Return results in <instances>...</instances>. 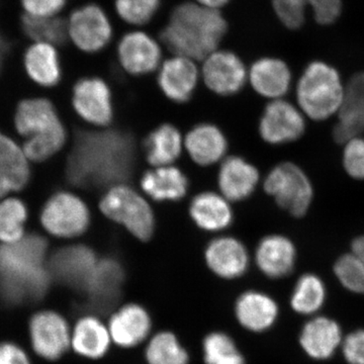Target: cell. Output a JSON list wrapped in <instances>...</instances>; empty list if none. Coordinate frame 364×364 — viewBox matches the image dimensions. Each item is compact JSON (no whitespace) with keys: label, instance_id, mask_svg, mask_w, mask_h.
Masks as SVG:
<instances>
[{"label":"cell","instance_id":"6da1fadb","mask_svg":"<svg viewBox=\"0 0 364 364\" xmlns=\"http://www.w3.org/2000/svg\"><path fill=\"white\" fill-rule=\"evenodd\" d=\"M135 143L121 131H78L66 165V176L82 188L114 186L130 178Z\"/></svg>","mask_w":364,"mask_h":364},{"label":"cell","instance_id":"7a4b0ae2","mask_svg":"<svg viewBox=\"0 0 364 364\" xmlns=\"http://www.w3.org/2000/svg\"><path fill=\"white\" fill-rule=\"evenodd\" d=\"M48 244L37 234L20 241L0 243V294L9 303L38 301L52 282L48 268Z\"/></svg>","mask_w":364,"mask_h":364},{"label":"cell","instance_id":"3957f363","mask_svg":"<svg viewBox=\"0 0 364 364\" xmlns=\"http://www.w3.org/2000/svg\"><path fill=\"white\" fill-rule=\"evenodd\" d=\"M228 30L229 25L222 11L205 9L188 0L172 9L159 40L171 55L203 61L221 48Z\"/></svg>","mask_w":364,"mask_h":364},{"label":"cell","instance_id":"277c9868","mask_svg":"<svg viewBox=\"0 0 364 364\" xmlns=\"http://www.w3.org/2000/svg\"><path fill=\"white\" fill-rule=\"evenodd\" d=\"M14 123L18 133L26 139L23 150L28 161H45L65 144V128L54 105L46 98L20 102Z\"/></svg>","mask_w":364,"mask_h":364},{"label":"cell","instance_id":"5b68a950","mask_svg":"<svg viewBox=\"0 0 364 364\" xmlns=\"http://www.w3.org/2000/svg\"><path fill=\"white\" fill-rule=\"evenodd\" d=\"M345 91L339 71L328 62L314 60L306 64L296 82V102L306 117L324 122L339 114Z\"/></svg>","mask_w":364,"mask_h":364},{"label":"cell","instance_id":"8992f818","mask_svg":"<svg viewBox=\"0 0 364 364\" xmlns=\"http://www.w3.org/2000/svg\"><path fill=\"white\" fill-rule=\"evenodd\" d=\"M263 188L282 210L298 219L308 214L314 202L312 181L305 170L294 162H282L273 167Z\"/></svg>","mask_w":364,"mask_h":364},{"label":"cell","instance_id":"52a82bcc","mask_svg":"<svg viewBox=\"0 0 364 364\" xmlns=\"http://www.w3.org/2000/svg\"><path fill=\"white\" fill-rule=\"evenodd\" d=\"M105 215L126 227L136 239L148 241L152 238L155 219L152 208L145 200L129 186H112L100 203Z\"/></svg>","mask_w":364,"mask_h":364},{"label":"cell","instance_id":"ba28073f","mask_svg":"<svg viewBox=\"0 0 364 364\" xmlns=\"http://www.w3.org/2000/svg\"><path fill=\"white\" fill-rule=\"evenodd\" d=\"M66 23L68 41L85 54L104 51L114 40L111 16L95 2L76 7L66 18Z\"/></svg>","mask_w":364,"mask_h":364},{"label":"cell","instance_id":"9c48e42d","mask_svg":"<svg viewBox=\"0 0 364 364\" xmlns=\"http://www.w3.org/2000/svg\"><path fill=\"white\" fill-rule=\"evenodd\" d=\"M41 223L48 233L59 238H74L90 227L87 205L73 193L61 191L49 198L41 215Z\"/></svg>","mask_w":364,"mask_h":364},{"label":"cell","instance_id":"30bf717a","mask_svg":"<svg viewBox=\"0 0 364 364\" xmlns=\"http://www.w3.org/2000/svg\"><path fill=\"white\" fill-rule=\"evenodd\" d=\"M163 49L159 38L143 28H131L117 40V59L122 69L130 75H147L161 65Z\"/></svg>","mask_w":364,"mask_h":364},{"label":"cell","instance_id":"8fae6325","mask_svg":"<svg viewBox=\"0 0 364 364\" xmlns=\"http://www.w3.org/2000/svg\"><path fill=\"white\" fill-rule=\"evenodd\" d=\"M98 261L92 249L85 245H71L52 254L48 259V268L52 280L85 294Z\"/></svg>","mask_w":364,"mask_h":364},{"label":"cell","instance_id":"7c38bea8","mask_svg":"<svg viewBox=\"0 0 364 364\" xmlns=\"http://www.w3.org/2000/svg\"><path fill=\"white\" fill-rule=\"evenodd\" d=\"M202 63L203 82L208 90L222 97L236 95L247 82V67L231 50L219 48L208 55Z\"/></svg>","mask_w":364,"mask_h":364},{"label":"cell","instance_id":"4fadbf2b","mask_svg":"<svg viewBox=\"0 0 364 364\" xmlns=\"http://www.w3.org/2000/svg\"><path fill=\"white\" fill-rule=\"evenodd\" d=\"M306 130L305 114L299 107L282 98L272 100L260 117V136L270 145L296 142L304 136Z\"/></svg>","mask_w":364,"mask_h":364},{"label":"cell","instance_id":"5bb4252c","mask_svg":"<svg viewBox=\"0 0 364 364\" xmlns=\"http://www.w3.org/2000/svg\"><path fill=\"white\" fill-rule=\"evenodd\" d=\"M344 335L338 321L318 314L308 318L301 326L298 338L299 348L311 360L328 361L340 352Z\"/></svg>","mask_w":364,"mask_h":364},{"label":"cell","instance_id":"9a60e30c","mask_svg":"<svg viewBox=\"0 0 364 364\" xmlns=\"http://www.w3.org/2000/svg\"><path fill=\"white\" fill-rule=\"evenodd\" d=\"M112 344L132 349L146 343L152 335V317L145 306L127 303L114 308L107 322Z\"/></svg>","mask_w":364,"mask_h":364},{"label":"cell","instance_id":"2e32d148","mask_svg":"<svg viewBox=\"0 0 364 364\" xmlns=\"http://www.w3.org/2000/svg\"><path fill=\"white\" fill-rule=\"evenodd\" d=\"M71 330L63 316L52 311L36 314L30 323L35 351L48 360H56L71 347Z\"/></svg>","mask_w":364,"mask_h":364},{"label":"cell","instance_id":"e0dca14e","mask_svg":"<svg viewBox=\"0 0 364 364\" xmlns=\"http://www.w3.org/2000/svg\"><path fill=\"white\" fill-rule=\"evenodd\" d=\"M234 315L246 331L262 334L273 329L279 321L280 308L277 299L258 289H248L236 299Z\"/></svg>","mask_w":364,"mask_h":364},{"label":"cell","instance_id":"ac0fdd59","mask_svg":"<svg viewBox=\"0 0 364 364\" xmlns=\"http://www.w3.org/2000/svg\"><path fill=\"white\" fill-rule=\"evenodd\" d=\"M73 107L88 123L107 126L112 119V91L107 81L100 77L81 78L73 88Z\"/></svg>","mask_w":364,"mask_h":364},{"label":"cell","instance_id":"d6986e66","mask_svg":"<svg viewBox=\"0 0 364 364\" xmlns=\"http://www.w3.org/2000/svg\"><path fill=\"white\" fill-rule=\"evenodd\" d=\"M196 62L178 55L163 60L157 82L165 97L176 104H184L193 97L200 75Z\"/></svg>","mask_w":364,"mask_h":364},{"label":"cell","instance_id":"ffe728a7","mask_svg":"<svg viewBox=\"0 0 364 364\" xmlns=\"http://www.w3.org/2000/svg\"><path fill=\"white\" fill-rule=\"evenodd\" d=\"M298 250L289 237L272 234L261 239L255 250L256 267L270 279L289 277L296 268Z\"/></svg>","mask_w":364,"mask_h":364},{"label":"cell","instance_id":"44dd1931","mask_svg":"<svg viewBox=\"0 0 364 364\" xmlns=\"http://www.w3.org/2000/svg\"><path fill=\"white\" fill-rule=\"evenodd\" d=\"M124 282V267L114 258L98 261L85 294L95 311L114 310L122 296Z\"/></svg>","mask_w":364,"mask_h":364},{"label":"cell","instance_id":"7402d4cb","mask_svg":"<svg viewBox=\"0 0 364 364\" xmlns=\"http://www.w3.org/2000/svg\"><path fill=\"white\" fill-rule=\"evenodd\" d=\"M248 80L261 97L282 100L291 90L293 72L289 64L279 57H260L249 68Z\"/></svg>","mask_w":364,"mask_h":364},{"label":"cell","instance_id":"603a6c76","mask_svg":"<svg viewBox=\"0 0 364 364\" xmlns=\"http://www.w3.org/2000/svg\"><path fill=\"white\" fill-rule=\"evenodd\" d=\"M205 263L210 272L223 279H236L247 272L250 257L242 242L232 237H221L208 243Z\"/></svg>","mask_w":364,"mask_h":364},{"label":"cell","instance_id":"cb8c5ba5","mask_svg":"<svg viewBox=\"0 0 364 364\" xmlns=\"http://www.w3.org/2000/svg\"><path fill=\"white\" fill-rule=\"evenodd\" d=\"M364 132V71L352 76L346 85L338 123L333 129L335 142L344 145Z\"/></svg>","mask_w":364,"mask_h":364},{"label":"cell","instance_id":"d4e9b609","mask_svg":"<svg viewBox=\"0 0 364 364\" xmlns=\"http://www.w3.org/2000/svg\"><path fill=\"white\" fill-rule=\"evenodd\" d=\"M112 345L107 322L97 315L79 318L71 332V347L82 358L98 360L107 355Z\"/></svg>","mask_w":364,"mask_h":364},{"label":"cell","instance_id":"484cf974","mask_svg":"<svg viewBox=\"0 0 364 364\" xmlns=\"http://www.w3.org/2000/svg\"><path fill=\"white\" fill-rule=\"evenodd\" d=\"M258 181V170L241 157L228 158L220 169V188L225 198L233 202H240L252 195Z\"/></svg>","mask_w":364,"mask_h":364},{"label":"cell","instance_id":"4316f807","mask_svg":"<svg viewBox=\"0 0 364 364\" xmlns=\"http://www.w3.org/2000/svg\"><path fill=\"white\" fill-rule=\"evenodd\" d=\"M23 65L28 77L44 87H52L61 80L62 67L57 46L33 42L26 50Z\"/></svg>","mask_w":364,"mask_h":364},{"label":"cell","instance_id":"83f0119b","mask_svg":"<svg viewBox=\"0 0 364 364\" xmlns=\"http://www.w3.org/2000/svg\"><path fill=\"white\" fill-rule=\"evenodd\" d=\"M141 186L157 202H176L186 195L188 179L181 169L168 165L146 172L141 179Z\"/></svg>","mask_w":364,"mask_h":364},{"label":"cell","instance_id":"f1b7e54d","mask_svg":"<svg viewBox=\"0 0 364 364\" xmlns=\"http://www.w3.org/2000/svg\"><path fill=\"white\" fill-rule=\"evenodd\" d=\"M186 149L193 161L202 166L219 161L228 148L226 136L218 127L200 124L186 136Z\"/></svg>","mask_w":364,"mask_h":364},{"label":"cell","instance_id":"f546056e","mask_svg":"<svg viewBox=\"0 0 364 364\" xmlns=\"http://www.w3.org/2000/svg\"><path fill=\"white\" fill-rule=\"evenodd\" d=\"M328 299V289L322 277L306 272L294 282L289 296V308L296 315L310 318L318 315Z\"/></svg>","mask_w":364,"mask_h":364},{"label":"cell","instance_id":"4dcf8cb0","mask_svg":"<svg viewBox=\"0 0 364 364\" xmlns=\"http://www.w3.org/2000/svg\"><path fill=\"white\" fill-rule=\"evenodd\" d=\"M189 213L193 222L205 231H221L233 221V213L229 203L214 193L196 196L191 200Z\"/></svg>","mask_w":364,"mask_h":364},{"label":"cell","instance_id":"1f68e13d","mask_svg":"<svg viewBox=\"0 0 364 364\" xmlns=\"http://www.w3.org/2000/svg\"><path fill=\"white\" fill-rule=\"evenodd\" d=\"M148 162L155 167L168 166L181 153V136L172 124H164L151 132L145 141Z\"/></svg>","mask_w":364,"mask_h":364},{"label":"cell","instance_id":"d6a6232c","mask_svg":"<svg viewBox=\"0 0 364 364\" xmlns=\"http://www.w3.org/2000/svg\"><path fill=\"white\" fill-rule=\"evenodd\" d=\"M0 178L14 191L25 188L30 179V166L23 148L0 133Z\"/></svg>","mask_w":364,"mask_h":364},{"label":"cell","instance_id":"836d02e7","mask_svg":"<svg viewBox=\"0 0 364 364\" xmlns=\"http://www.w3.org/2000/svg\"><path fill=\"white\" fill-rule=\"evenodd\" d=\"M144 356L147 364H189L191 355L176 333L162 330L146 342Z\"/></svg>","mask_w":364,"mask_h":364},{"label":"cell","instance_id":"e575fe53","mask_svg":"<svg viewBox=\"0 0 364 364\" xmlns=\"http://www.w3.org/2000/svg\"><path fill=\"white\" fill-rule=\"evenodd\" d=\"M202 350L205 364H247L243 352L226 332L208 333L203 339Z\"/></svg>","mask_w":364,"mask_h":364},{"label":"cell","instance_id":"d590c367","mask_svg":"<svg viewBox=\"0 0 364 364\" xmlns=\"http://www.w3.org/2000/svg\"><path fill=\"white\" fill-rule=\"evenodd\" d=\"M21 26L26 37L33 42L58 46L68 41L66 20L59 16L41 18L23 14Z\"/></svg>","mask_w":364,"mask_h":364},{"label":"cell","instance_id":"8d00e7d4","mask_svg":"<svg viewBox=\"0 0 364 364\" xmlns=\"http://www.w3.org/2000/svg\"><path fill=\"white\" fill-rule=\"evenodd\" d=\"M28 210L18 198H6L0 202V242L11 244L25 236Z\"/></svg>","mask_w":364,"mask_h":364},{"label":"cell","instance_id":"74e56055","mask_svg":"<svg viewBox=\"0 0 364 364\" xmlns=\"http://www.w3.org/2000/svg\"><path fill=\"white\" fill-rule=\"evenodd\" d=\"M162 0H114V11L122 23L143 28L157 16Z\"/></svg>","mask_w":364,"mask_h":364},{"label":"cell","instance_id":"f35d334b","mask_svg":"<svg viewBox=\"0 0 364 364\" xmlns=\"http://www.w3.org/2000/svg\"><path fill=\"white\" fill-rule=\"evenodd\" d=\"M333 273L347 291L364 296V264L358 256L350 251L340 255L333 264Z\"/></svg>","mask_w":364,"mask_h":364},{"label":"cell","instance_id":"ab89813d","mask_svg":"<svg viewBox=\"0 0 364 364\" xmlns=\"http://www.w3.org/2000/svg\"><path fill=\"white\" fill-rule=\"evenodd\" d=\"M273 13L284 28L289 31H298L304 26L306 20L305 0H272Z\"/></svg>","mask_w":364,"mask_h":364},{"label":"cell","instance_id":"60d3db41","mask_svg":"<svg viewBox=\"0 0 364 364\" xmlns=\"http://www.w3.org/2000/svg\"><path fill=\"white\" fill-rule=\"evenodd\" d=\"M342 165L347 176L355 181H364V138L355 136L344 144Z\"/></svg>","mask_w":364,"mask_h":364},{"label":"cell","instance_id":"b9f144b4","mask_svg":"<svg viewBox=\"0 0 364 364\" xmlns=\"http://www.w3.org/2000/svg\"><path fill=\"white\" fill-rule=\"evenodd\" d=\"M314 20L318 25H334L341 18L343 0H305Z\"/></svg>","mask_w":364,"mask_h":364},{"label":"cell","instance_id":"7bdbcfd3","mask_svg":"<svg viewBox=\"0 0 364 364\" xmlns=\"http://www.w3.org/2000/svg\"><path fill=\"white\" fill-rule=\"evenodd\" d=\"M340 352L346 364H364V328L345 334Z\"/></svg>","mask_w":364,"mask_h":364},{"label":"cell","instance_id":"ee69618b","mask_svg":"<svg viewBox=\"0 0 364 364\" xmlns=\"http://www.w3.org/2000/svg\"><path fill=\"white\" fill-rule=\"evenodd\" d=\"M68 0H21L25 14L32 16H58Z\"/></svg>","mask_w":364,"mask_h":364},{"label":"cell","instance_id":"f6af8a7d","mask_svg":"<svg viewBox=\"0 0 364 364\" xmlns=\"http://www.w3.org/2000/svg\"><path fill=\"white\" fill-rule=\"evenodd\" d=\"M0 364H31L26 352L13 343L0 344Z\"/></svg>","mask_w":364,"mask_h":364},{"label":"cell","instance_id":"bcb514c9","mask_svg":"<svg viewBox=\"0 0 364 364\" xmlns=\"http://www.w3.org/2000/svg\"><path fill=\"white\" fill-rule=\"evenodd\" d=\"M198 6L205 7V9H214V11H222L224 7H226L232 0H191Z\"/></svg>","mask_w":364,"mask_h":364},{"label":"cell","instance_id":"7dc6e473","mask_svg":"<svg viewBox=\"0 0 364 364\" xmlns=\"http://www.w3.org/2000/svg\"><path fill=\"white\" fill-rule=\"evenodd\" d=\"M350 252L358 256L364 264V235H360L353 239V241L351 242Z\"/></svg>","mask_w":364,"mask_h":364},{"label":"cell","instance_id":"c3c4849f","mask_svg":"<svg viewBox=\"0 0 364 364\" xmlns=\"http://www.w3.org/2000/svg\"><path fill=\"white\" fill-rule=\"evenodd\" d=\"M7 51H9V44L7 41L4 39L2 33H0V71H1L2 66H4V59H6Z\"/></svg>","mask_w":364,"mask_h":364},{"label":"cell","instance_id":"681fc988","mask_svg":"<svg viewBox=\"0 0 364 364\" xmlns=\"http://www.w3.org/2000/svg\"><path fill=\"white\" fill-rule=\"evenodd\" d=\"M11 191H14L11 186L4 181V179L0 178V200L4 198L6 195H9Z\"/></svg>","mask_w":364,"mask_h":364}]
</instances>
